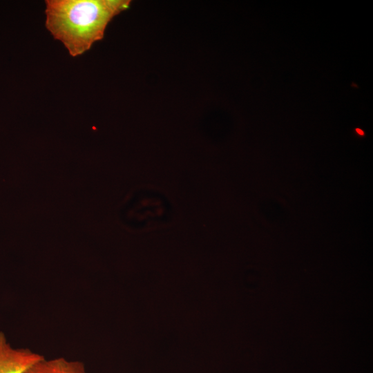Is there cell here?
<instances>
[{
    "label": "cell",
    "mask_w": 373,
    "mask_h": 373,
    "mask_svg": "<svg viewBox=\"0 0 373 373\" xmlns=\"http://www.w3.org/2000/svg\"><path fill=\"white\" fill-rule=\"evenodd\" d=\"M45 26L72 57L82 55L103 39L112 19L129 0H47Z\"/></svg>",
    "instance_id": "1"
},
{
    "label": "cell",
    "mask_w": 373,
    "mask_h": 373,
    "mask_svg": "<svg viewBox=\"0 0 373 373\" xmlns=\"http://www.w3.org/2000/svg\"><path fill=\"white\" fill-rule=\"evenodd\" d=\"M44 356L28 348H15L0 332V373H25Z\"/></svg>",
    "instance_id": "2"
},
{
    "label": "cell",
    "mask_w": 373,
    "mask_h": 373,
    "mask_svg": "<svg viewBox=\"0 0 373 373\" xmlns=\"http://www.w3.org/2000/svg\"><path fill=\"white\" fill-rule=\"evenodd\" d=\"M25 373H87L84 364L79 361H69L64 357L45 358L35 363Z\"/></svg>",
    "instance_id": "3"
},
{
    "label": "cell",
    "mask_w": 373,
    "mask_h": 373,
    "mask_svg": "<svg viewBox=\"0 0 373 373\" xmlns=\"http://www.w3.org/2000/svg\"><path fill=\"white\" fill-rule=\"evenodd\" d=\"M356 131V132H357L358 134H360L361 135H364V133H363V131L362 130L357 128Z\"/></svg>",
    "instance_id": "4"
}]
</instances>
